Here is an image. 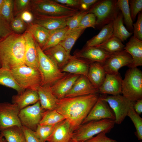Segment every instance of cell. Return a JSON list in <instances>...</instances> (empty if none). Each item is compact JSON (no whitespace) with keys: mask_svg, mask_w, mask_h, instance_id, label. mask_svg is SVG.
Returning <instances> with one entry per match:
<instances>
[{"mask_svg":"<svg viewBox=\"0 0 142 142\" xmlns=\"http://www.w3.org/2000/svg\"><path fill=\"white\" fill-rule=\"evenodd\" d=\"M100 96L99 93L59 99L55 110L70 124L74 131L82 124Z\"/></svg>","mask_w":142,"mask_h":142,"instance_id":"6da1fadb","label":"cell"},{"mask_svg":"<svg viewBox=\"0 0 142 142\" xmlns=\"http://www.w3.org/2000/svg\"><path fill=\"white\" fill-rule=\"evenodd\" d=\"M23 34L12 33L0 40V68L10 70L25 64Z\"/></svg>","mask_w":142,"mask_h":142,"instance_id":"7a4b0ae2","label":"cell"},{"mask_svg":"<svg viewBox=\"0 0 142 142\" xmlns=\"http://www.w3.org/2000/svg\"><path fill=\"white\" fill-rule=\"evenodd\" d=\"M51 0H32L28 10L33 14L50 16H73L80 11Z\"/></svg>","mask_w":142,"mask_h":142,"instance_id":"3957f363","label":"cell"},{"mask_svg":"<svg viewBox=\"0 0 142 142\" xmlns=\"http://www.w3.org/2000/svg\"><path fill=\"white\" fill-rule=\"evenodd\" d=\"M115 124V120L105 119L82 124L74 131L73 141L85 142L100 133L106 134L110 132Z\"/></svg>","mask_w":142,"mask_h":142,"instance_id":"277c9868","label":"cell"},{"mask_svg":"<svg viewBox=\"0 0 142 142\" xmlns=\"http://www.w3.org/2000/svg\"><path fill=\"white\" fill-rule=\"evenodd\" d=\"M39 60V70L42 81L41 85L51 87L66 74L42 50L36 43Z\"/></svg>","mask_w":142,"mask_h":142,"instance_id":"5b68a950","label":"cell"},{"mask_svg":"<svg viewBox=\"0 0 142 142\" xmlns=\"http://www.w3.org/2000/svg\"><path fill=\"white\" fill-rule=\"evenodd\" d=\"M121 93L133 102L142 99V72L137 67L126 71L122 80Z\"/></svg>","mask_w":142,"mask_h":142,"instance_id":"8992f818","label":"cell"},{"mask_svg":"<svg viewBox=\"0 0 142 142\" xmlns=\"http://www.w3.org/2000/svg\"><path fill=\"white\" fill-rule=\"evenodd\" d=\"M117 1L98 0L89 8V13L94 14L96 17L95 27L101 29L116 18L119 13Z\"/></svg>","mask_w":142,"mask_h":142,"instance_id":"52a82bcc","label":"cell"},{"mask_svg":"<svg viewBox=\"0 0 142 142\" xmlns=\"http://www.w3.org/2000/svg\"><path fill=\"white\" fill-rule=\"evenodd\" d=\"M15 80L22 88L36 90L41 85V75L39 70L23 64L11 70Z\"/></svg>","mask_w":142,"mask_h":142,"instance_id":"ba28073f","label":"cell"},{"mask_svg":"<svg viewBox=\"0 0 142 142\" xmlns=\"http://www.w3.org/2000/svg\"><path fill=\"white\" fill-rule=\"evenodd\" d=\"M101 98L108 104L114 114L115 124H121L127 116L129 108L135 102L131 101L120 94L115 95H100Z\"/></svg>","mask_w":142,"mask_h":142,"instance_id":"9c48e42d","label":"cell"},{"mask_svg":"<svg viewBox=\"0 0 142 142\" xmlns=\"http://www.w3.org/2000/svg\"><path fill=\"white\" fill-rule=\"evenodd\" d=\"M133 61L130 54L124 49L112 53L102 63L106 74H115L119 73L121 67H133Z\"/></svg>","mask_w":142,"mask_h":142,"instance_id":"30bf717a","label":"cell"},{"mask_svg":"<svg viewBox=\"0 0 142 142\" xmlns=\"http://www.w3.org/2000/svg\"><path fill=\"white\" fill-rule=\"evenodd\" d=\"M44 110L41 108L39 101L20 110L18 116L22 126L35 131Z\"/></svg>","mask_w":142,"mask_h":142,"instance_id":"8fae6325","label":"cell"},{"mask_svg":"<svg viewBox=\"0 0 142 142\" xmlns=\"http://www.w3.org/2000/svg\"><path fill=\"white\" fill-rule=\"evenodd\" d=\"M19 111L15 104L0 103V131L13 126H22L18 116Z\"/></svg>","mask_w":142,"mask_h":142,"instance_id":"7c38bea8","label":"cell"},{"mask_svg":"<svg viewBox=\"0 0 142 142\" xmlns=\"http://www.w3.org/2000/svg\"><path fill=\"white\" fill-rule=\"evenodd\" d=\"M109 119L115 120V117L108 103L100 96L82 124L92 120Z\"/></svg>","mask_w":142,"mask_h":142,"instance_id":"4fadbf2b","label":"cell"},{"mask_svg":"<svg viewBox=\"0 0 142 142\" xmlns=\"http://www.w3.org/2000/svg\"><path fill=\"white\" fill-rule=\"evenodd\" d=\"M33 15L34 18L32 23L40 25L50 31L67 26L68 19L73 16H50L39 14Z\"/></svg>","mask_w":142,"mask_h":142,"instance_id":"5bb4252c","label":"cell"},{"mask_svg":"<svg viewBox=\"0 0 142 142\" xmlns=\"http://www.w3.org/2000/svg\"><path fill=\"white\" fill-rule=\"evenodd\" d=\"M98 92V89L92 84L87 77L80 75L65 97L83 96Z\"/></svg>","mask_w":142,"mask_h":142,"instance_id":"9a60e30c","label":"cell"},{"mask_svg":"<svg viewBox=\"0 0 142 142\" xmlns=\"http://www.w3.org/2000/svg\"><path fill=\"white\" fill-rule=\"evenodd\" d=\"M23 34L25 43V64L39 70L38 57L36 43L28 31H26Z\"/></svg>","mask_w":142,"mask_h":142,"instance_id":"2e32d148","label":"cell"},{"mask_svg":"<svg viewBox=\"0 0 142 142\" xmlns=\"http://www.w3.org/2000/svg\"><path fill=\"white\" fill-rule=\"evenodd\" d=\"M74 131L69 122L65 119L57 124L46 141L72 142Z\"/></svg>","mask_w":142,"mask_h":142,"instance_id":"e0dca14e","label":"cell"},{"mask_svg":"<svg viewBox=\"0 0 142 142\" xmlns=\"http://www.w3.org/2000/svg\"><path fill=\"white\" fill-rule=\"evenodd\" d=\"M111 53L96 46H85L82 49L75 52L73 56L90 63L98 62L102 63Z\"/></svg>","mask_w":142,"mask_h":142,"instance_id":"ac0fdd59","label":"cell"},{"mask_svg":"<svg viewBox=\"0 0 142 142\" xmlns=\"http://www.w3.org/2000/svg\"><path fill=\"white\" fill-rule=\"evenodd\" d=\"M80 75L66 73L64 77L51 87L53 94L58 99L64 98Z\"/></svg>","mask_w":142,"mask_h":142,"instance_id":"d6986e66","label":"cell"},{"mask_svg":"<svg viewBox=\"0 0 142 142\" xmlns=\"http://www.w3.org/2000/svg\"><path fill=\"white\" fill-rule=\"evenodd\" d=\"M123 79L119 73L106 74L104 80L99 89V93L103 95H115L121 93Z\"/></svg>","mask_w":142,"mask_h":142,"instance_id":"ffe728a7","label":"cell"},{"mask_svg":"<svg viewBox=\"0 0 142 142\" xmlns=\"http://www.w3.org/2000/svg\"><path fill=\"white\" fill-rule=\"evenodd\" d=\"M90 63L85 59L72 56L60 70L63 72L83 75L87 77Z\"/></svg>","mask_w":142,"mask_h":142,"instance_id":"44dd1931","label":"cell"},{"mask_svg":"<svg viewBox=\"0 0 142 142\" xmlns=\"http://www.w3.org/2000/svg\"><path fill=\"white\" fill-rule=\"evenodd\" d=\"M43 51L60 70L72 57L59 44Z\"/></svg>","mask_w":142,"mask_h":142,"instance_id":"7402d4cb","label":"cell"},{"mask_svg":"<svg viewBox=\"0 0 142 142\" xmlns=\"http://www.w3.org/2000/svg\"><path fill=\"white\" fill-rule=\"evenodd\" d=\"M36 91L41 108L43 110H55L59 99L53 94L51 87L40 85Z\"/></svg>","mask_w":142,"mask_h":142,"instance_id":"603a6c76","label":"cell"},{"mask_svg":"<svg viewBox=\"0 0 142 142\" xmlns=\"http://www.w3.org/2000/svg\"><path fill=\"white\" fill-rule=\"evenodd\" d=\"M39 101V97L37 91L26 89L22 93L13 95L12 103L16 104L21 110Z\"/></svg>","mask_w":142,"mask_h":142,"instance_id":"cb8c5ba5","label":"cell"},{"mask_svg":"<svg viewBox=\"0 0 142 142\" xmlns=\"http://www.w3.org/2000/svg\"><path fill=\"white\" fill-rule=\"evenodd\" d=\"M124 49L132 57L133 67L142 65V41L132 36L126 44Z\"/></svg>","mask_w":142,"mask_h":142,"instance_id":"d4e9b609","label":"cell"},{"mask_svg":"<svg viewBox=\"0 0 142 142\" xmlns=\"http://www.w3.org/2000/svg\"><path fill=\"white\" fill-rule=\"evenodd\" d=\"M106 74L102 63L93 62L90 63L87 77L92 84L98 89L104 80Z\"/></svg>","mask_w":142,"mask_h":142,"instance_id":"484cf974","label":"cell"},{"mask_svg":"<svg viewBox=\"0 0 142 142\" xmlns=\"http://www.w3.org/2000/svg\"><path fill=\"white\" fill-rule=\"evenodd\" d=\"M27 24L26 31L29 32L36 42L42 49L47 42L50 31L40 25L32 22Z\"/></svg>","mask_w":142,"mask_h":142,"instance_id":"4316f807","label":"cell"},{"mask_svg":"<svg viewBox=\"0 0 142 142\" xmlns=\"http://www.w3.org/2000/svg\"><path fill=\"white\" fill-rule=\"evenodd\" d=\"M0 134L7 142H26L22 127L17 125L10 126L0 131Z\"/></svg>","mask_w":142,"mask_h":142,"instance_id":"83f0119b","label":"cell"},{"mask_svg":"<svg viewBox=\"0 0 142 142\" xmlns=\"http://www.w3.org/2000/svg\"><path fill=\"white\" fill-rule=\"evenodd\" d=\"M85 29L77 28L73 29H68L66 32L59 44L65 49L68 54H70L73 46Z\"/></svg>","mask_w":142,"mask_h":142,"instance_id":"f1b7e54d","label":"cell"},{"mask_svg":"<svg viewBox=\"0 0 142 142\" xmlns=\"http://www.w3.org/2000/svg\"><path fill=\"white\" fill-rule=\"evenodd\" d=\"M113 32L112 22L104 26L97 34L87 41L85 46H95L103 43L112 36Z\"/></svg>","mask_w":142,"mask_h":142,"instance_id":"f546056e","label":"cell"},{"mask_svg":"<svg viewBox=\"0 0 142 142\" xmlns=\"http://www.w3.org/2000/svg\"><path fill=\"white\" fill-rule=\"evenodd\" d=\"M0 85L15 90L20 94L25 89L21 88L14 78L11 70L0 68Z\"/></svg>","mask_w":142,"mask_h":142,"instance_id":"4dcf8cb0","label":"cell"},{"mask_svg":"<svg viewBox=\"0 0 142 142\" xmlns=\"http://www.w3.org/2000/svg\"><path fill=\"white\" fill-rule=\"evenodd\" d=\"M123 17L121 12L113 21V35L122 42L126 40L132 34L125 27L123 23Z\"/></svg>","mask_w":142,"mask_h":142,"instance_id":"1f68e13d","label":"cell"},{"mask_svg":"<svg viewBox=\"0 0 142 142\" xmlns=\"http://www.w3.org/2000/svg\"><path fill=\"white\" fill-rule=\"evenodd\" d=\"M69 29L67 26L60 29L50 31L48 39L42 49L43 51L59 44Z\"/></svg>","mask_w":142,"mask_h":142,"instance_id":"d6a6232c","label":"cell"},{"mask_svg":"<svg viewBox=\"0 0 142 142\" xmlns=\"http://www.w3.org/2000/svg\"><path fill=\"white\" fill-rule=\"evenodd\" d=\"M110 53L121 51L124 49L125 45L118 38L112 36L103 43L96 46Z\"/></svg>","mask_w":142,"mask_h":142,"instance_id":"836d02e7","label":"cell"},{"mask_svg":"<svg viewBox=\"0 0 142 142\" xmlns=\"http://www.w3.org/2000/svg\"><path fill=\"white\" fill-rule=\"evenodd\" d=\"M65 118L55 110H47L42 113L39 124L40 125L55 124L65 120Z\"/></svg>","mask_w":142,"mask_h":142,"instance_id":"e575fe53","label":"cell"},{"mask_svg":"<svg viewBox=\"0 0 142 142\" xmlns=\"http://www.w3.org/2000/svg\"><path fill=\"white\" fill-rule=\"evenodd\" d=\"M129 3L128 0H118L117 1L116 5L121 12L127 27L132 31L133 30V21L131 17Z\"/></svg>","mask_w":142,"mask_h":142,"instance_id":"d590c367","label":"cell"},{"mask_svg":"<svg viewBox=\"0 0 142 142\" xmlns=\"http://www.w3.org/2000/svg\"><path fill=\"white\" fill-rule=\"evenodd\" d=\"M127 116L131 119L136 129L135 134L139 140L142 139V118L135 111L133 106L129 108Z\"/></svg>","mask_w":142,"mask_h":142,"instance_id":"8d00e7d4","label":"cell"},{"mask_svg":"<svg viewBox=\"0 0 142 142\" xmlns=\"http://www.w3.org/2000/svg\"><path fill=\"white\" fill-rule=\"evenodd\" d=\"M10 26L12 33L22 34L26 31L27 24L22 19L20 14L14 17L10 24Z\"/></svg>","mask_w":142,"mask_h":142,"instance_id":"74e56055","label":"cell"},{"mask_svg":"<svg viewBox=\"0 0 142 142\" xmlns=\"http://www.w3.org/2000/svg\"><path fill=\"white\" fill-rule=\"evenodd\" d=\"M57 124L53 125H38L35 133L42 142H45L53 132Z\"/></svg>","mask_w":142,"mask_h":142,"instance_id":"f35d334b","label":"cell"},{"mask_svg":"<svg viewBox=\"0 0 142 142\" xmlns=\"http://www.w3.org/2000/svg\"><path fill=\"white\" fill-rule=\"evenodd\" d=\"M13 0H4L0 14L9 24L14 17Z\"/></svg>","mask_w":142,"mask_h":142,"instance_id":"ab89813d","label":"cell"},{"mask_svg":"<svg viewBox=\"0 0 142 142\" xmlns=\"http://www.w3.org/2000/svg\"><path fill=\"white\" fill-rule=\"evenodd\" d=\"M89 13V9L87 11H80L69 17L67 22V26L70 30L77 28L82 18L86 14Z\"/></svg>","mask_w":142,"mask_h":142,"instance_id":"60d3db41","label":"cell"},{"mask_svg":"<svg viewBox=\"0 0 142 142\" xmlns=\"http://www.w3.org/2000/svg\"><path fill=\"white\" fill-rule=\"evenodd\" d=\"M96 21L95 15L93 13H88L83 18L78 28L85 29L89 27L95 28Z\"/></svg>","mask_w":142,"mask_h":142,"instance_id":"b9f144b4","label":"cell"},{"mask_svg":"<svg viewBox=\"0 0 142 142\" xmlns=\"http://www.w3.org/2000/svg\"><path fill=\"white\" fill-rule=\"evenodd\" d=\"M30 0H14L13 8L14 17L20 14L24 11L28 10Z\"/></svg>","mask_w":142,"mask_h":142,"instance_id":"7bdbcfd3","label":"cell"},{"mask_svg":"<svg viewBox=\"0 0 142 142\" xmlns=\"http://www.w3.org/2000/svg\"><path fill=\"white\" fill-rule=\"evenodd\" d=\"M129 1L131 16L133 21L135 20L137 15L142 10V0H131Z\"/></svg>","mask_w":142,"mask_h":142,"instance_id":"ee69618b","label":"cell"},{"mask_svg":"<svg viewBox=\"0 0 142 142\" xmlns=\"http://www.w3.org/2000/svg\"><path fill=\"white\" fill-rule=\"evenodd\" d=\"M134 30L133 36L138 39L142 41V14H138L137 20L133 24Z\"/></svg>","mask_w":142,"mask_h":142,"instance_id":"f6af8a7d","label":"cell"},{"mask_svg":"<svg viewBox=\"0 0 142 142\" xmlns=\"http://www.w3.org/2000/svg\"><path fill=\"white\" fill-rule=\"evenodd\" d=\"M12 33L9 24L0 14V38L3 39Z\"/></svg>","mask_w":142,"mask_h":142,"instance_id":"bcb514c9","label":"cell"},{"mask_svg":"<svg viewBox=\"0 0 142 142\" xmlns=\"http://www.w3.org/2000/svg\"><path fill=\"white\" fill-rule=\"evenodd\" d=\"M22 128L24 134L26 142H42L35 131L23 126H22Z\"/></svg>","mask_w":142,"mask_h":142,"instance_id":"7dc6e473","label":"cell"},{"mask_svg":"<svg viewBox=\"0 0 142 142\" xmlns=\"http://www.w3.org/2000/svg\"><path fill=\"white\" fill-rule=\"evenodd\" d=\"M104 132L100 133L85 142H118L108 137Z\"/></svg>","mask_w":142,"mask_h":142,"instance_id":"c3c4849f","label":"cell"},{"mask_svg":"<svg viewBox=\"0 0 142 142\" xmlns=\"http://www.w3.org/2000/svg\"><path fill=\"white\" fill-rule=\"evenodd\" d=\"M98 0H79V8L81 11H87Z\"/></svg>","mask_w":142,"mask_h":142,"instance_id":"681fc988","label":"cell"},{"mask_svg":"<svg viewBox=\"0 0 142 142\" xmlns=\"http://www.w3.org/2000/svg\"><path fill=\"white\" fill-rule=\"evenodd\" d=\"M55 2L66 6L77 7L79 8V0H54Z\"/></svg>","mask_w":142,"mask_h":142,"instance_id":"f907efd6","label":"cell"},{"mask_svg":"<svg viewBox=\"0 0 142 142\" xmlns=\"http://www.w3.org/2000/svg\"><path fill=\"white\" fill-rule=\"evenodd\" d=\"M20 16L22 20L27 23H32L33 20V14L28 10L23 12L20 14Z\"/></svg>","mask_w":142,"mask_h":142,"instance_id":"816d5d0a","label":"cell"},{"mask_svg":"<svg viewBox=\"0 0 142 142\" xmlns=\"http://www.w3.org/2000/svg\"><path fill=\"white\" fill-rule=\"evenodd\" d=\"M133 108L135 112L139 115L142 112V99L138 100L135 102Z\"/></svg>","mask_w":142,"mask_h":142,"instance_id":"f5cc1de1","label":"cell"},{"mask_svg":"<svg viewBox=\"0 0 142 142\" xmlns=\"http://www.w3.org/2000/svg\"><path fill=\"white\" fill-rule=\"evenodd\" d=\"M4 0H0V14H1V10L4 4Z\"/></svg>","mask_w":142,"mask_h":142,"instance_id":"db71d44e","label":"cell"},{"mask_svg":"<svg viewBox=\"0 0 142 142\" xmlns=\"http://www.w3.org/2000/svg\"><path fill=\"white\" fill-rule=\"evenodd\" d=\"M0 142H7L6 139L3 138V137L1 135L0 138Z\"/></svg>","mask_w":142,"mask_h":142,"instance_id":"11a10c76","label":"cell"},{"mask_svg":"<svg viewBox=\"0 0 142 142\" xmlns=\"http://www.w3.org/2000/svg\"><path fill=\"white\" fill-rule=\"evenodd\" d=\"M72 142H78V141H73Z\"/></svg>","mask_w":142,"mask_h":142,"instance_id":"9f6ffc18","label":"cell"},{"mask_svg":"<svg viewBox=\"0 0 142 142\" xmlns=\"http://www.w3.org/2000/svg\"><path fill=\"white\" fill-rule=\"evenodd\" d=\"M1 134H0V137H1Z\"/></svg>","mask_w":142,"mask_h":142,"instance_id":"6f0895ef","label":"cell"},{"mask_svg":"<svg viewBox=\"0 0 142 142\" xmlns=\"http://www.w3.org/2000/svg\"><path fill=\"white\" fill-rule=\"evenodd\" d=\"M140 142H142V141H140Z\"/></svg>","mask_w":142,"mask_h":142,"instance_id":"680465c9","label":"cell"},{"mask_svg":"<svg viewBox=\"0 0 142 142\" xmlns=\"http://www.w3.org/2000/svg\"><path fill=\"white\" fill-rule=\"evenodd\" d=\"M1 39L0 38V40Z\"/></svg>","mask_w":142,"mask_h":142,"instance_id":"91938a15","label":"cell"}]
</instances>
